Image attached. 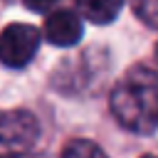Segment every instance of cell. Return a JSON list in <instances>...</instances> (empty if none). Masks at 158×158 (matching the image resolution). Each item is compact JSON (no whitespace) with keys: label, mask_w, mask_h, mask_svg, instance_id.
<instances>
[{"label":"cell","mask_w":158,"mask_h":158,"mask_svg":"<svg viewBox=\"0 0 158 158\" xmlns=\"http://www.w3.org/2000/svg\"><path fill=\"white\" fill-rule=\"evenodd\" d=\"M109 106L114 118L133 133H153L158 128V72L131 67L111 89Z\"/></svg>","instance_id":"6da1fadb"},{"label":"cell","mask_w":158,"mask_h":158,"mask_svg":"<svg viewBox=\"0 0 158 158\" xmlns=\"http://www.w3.org/2000/svg\"><path fill=\"white\" fill-rule=\"evenodd\" d=\"M40 138V123L30 111H0V158H22L32 153Z\"/></svg>","instance_id":"7a4b0ae2"},{"label":"cell","mask_w":158,"mask_h":158,"mask_svg":"<svg viewBox=\"0 0 158 158\" xmlns=\"http://www.w3.org/2000/svg\"><path fill=\"white\" fill-rule=\"evenodd\" d=\"M40 49V30L25 22H12L0 32V62L10 69H22Z\"/></svg>","instance_id":"3957f363"},{"label":"cell","mask_w":158,"mask_h":158,"mask_svg":"<svg viewBox=\"0 0 158 158\" xmlns=\"http://www.w3.org/2000/svg\"><path fill=\"white\" fill-rule=\"evenodd\" d=\"M84 27H81V17L74 10H54L47 15L44 20V37L54 44V47H72L81 40Z\"/></svg>","instance_id":"277c9868"},{"label":"cell","mask_w":158,"mask_h":158,"mask_svg":"<svg viewBox=\"0 0 158 158\" xmlns=\"http://www.w3.org/2000/svg\"><path fill=\"white\" fill-rule=\"evenodd\" d=\"M79 12L94 25H109L118 17L123 0H77Z\"/></svg>","instance_id":"5b68a950"},{"label":"cell","mask_w":158,"mask_h":158,"mask_svg":"<svg viewBox=\"0 0 158 158\" xmlns=\"http://www.w3.org/2000/svg\"><path fill=\"white\" fill-rule=\"evenodd\" d=\"M62 158H109L94 141H86V138H77V141H69Z\"/></svg>","instance_id":"8992f818"},{"label":"cell","mask_w":158,"mask_h":158,"mask_svg":"<svg viewBox=\"0 0 158 158\" xmlns=\"http://www.w3.org/2000/svg\"><path fill=\"white\" fill-rule=\"evenodd\" d=\"M136 17H141L146 25L158 27V0H131Z\"/></svg>","instance_id":"52a82bcc"},{"label":"cell","mask_w":158,"mask_h":158,"mask_svg":"<svg viewBox=\"0 0 158 158\" xmlns=\"http://www.w3.org/2000/svg\"><path fill=\"white\" fill-rule=\"evenodd\" d=\"M22 2H25V7L32 10V12H47V10L54 7L57 0H22Z\"/></svg>","instance_id":"ba28073f"},{"label":"cell","mask_w":158,"mask_h":158,"mask_svg":"<svg viewBox=\"0 0 158 158\" xmlns=\"http://www.w3.org/2000/svg\"><path fill=\"white\" fill-rule=\"evenodd\" d=\"M22 158H47V156H35V153H27V156H22Z\"/></svg>","instance_id":"9c48e42d"},{"label":"cell","mask_w":158,"mask_h":158,"mask_svg":"<svg viewBox=\"0 0 158 158\" xmlns=\"http://www.w3.org/2000/svg\"><path fill=\"white\" fill-rule=\"evenodd\" d=\"M156 62H158V42H156Z\"/></svg>","instance_id":"30bf717a"},{"label":"cell","mask_w":158,"mask_h":158,"mask_svg":"<svg viewBox=\"0 0 158 158\" xmlns=\"http://www.w3.org/2000/svg\"><path fill=\"white\" fill-rule=\"evenodd\" d=\"M143 158H156V156H143Z\"/></svg>","instance_id":"8fae6325"}]
</instances>
